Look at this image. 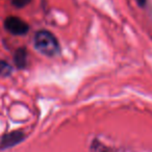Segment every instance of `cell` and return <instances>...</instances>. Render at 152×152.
I'll list each match as a JSON object with an SVG mask.
<instances>
[{"instance_id":"obj_1","label":"cell","mask_w":152,"mask_h":152,"mask_svg":"<svg viewBox=\"0 0 152 152\" xmlns=\"http://www.w3.org/2000/svg\"><path fill=\"white\" fill-rule=\"evenodd\" d=\"M34 47L46 56H54L59 52V44L54 34L47 30H40L34 36Z\"/></svg>"},{"instance_id":"obj_2","label":"cell","mask_w":152,"mask_h":152,"mask_svg":"<svg viewBox=\"0 0 152 152\" xmlns=\"http://www.w3.org/2000/svg\"><path fill=\"white\" fill-rule=\"evenodd\" d=\"M4 27L9 32L15 36H23L27 34L28 24L18 17H9L4 22Z\"/></svg>"},{"instance_id":"obj_3","label":"cell","mask_w":152,"mask_h":152,"mask_svg":"<svg viewBox=\"0 0 152 152\" xmlns=\"http://www.w3.org/2000/svg\"><path fill=\"white\" fill-rule=\"evenodd\" d=\"M24 139V134L21 131H13L3 137L2 141L0 143V148L1 149H7V148L13 147V146L19 144Z\"/></svg>"},{"instance_id":"obj_4","label":"cell","mask_w":152,"mask_h":152,"mask_svg":"<svg viewBox=\"0 0 152 152\" xmlns=\"http://www.w3.org/2000/svg\"><path fill=\"white\" fill-rule=\"evenodd\" d=\"M15 64L18 68L20 69H23L26 67V63H27V52L24 48H20L16 51L15 54Z\"/></svg>"},{"instance_id":"obj_5","label":"cell","mask_w":152,"mask_h":152,"mask_svg":"<svg viewBox=\"0 0 152 152\" xmlns=\"http://www.w3.org/2000/svg\"><path fill=\"white\" fill-rule=\"evenodd\" d=\"M13 72L12 66L4 61H0V77H7Z\"/></svg>"},{"instance_id":"obj_6","label":"cell","mask_w":152,"mask_h":152,"mask_svg":"<svg viewBox=\"0 0 152 152\" xmlns=\"http://www.w3.org/2000/svg\"><path fill=\"white\" fill-rule=\"evenodd\" d=\"M11 1L15 7H26V5H27L31 0H11Z\"/></svg>"},{"instance_id":"obj_7","label":"cell","mask_w":152,"mask_h":152,"mask_svg":"<svg viewBox=\"0 0 152 152\" xmlns=\"http://www.w3.org/2000/svg\"><path fill=\"white\" fill-rule=\"evenodd\" d=\"M137 3H139L141 7H143V5H145V3H146V0H137Z\"/></svg>"}]
</instances>
